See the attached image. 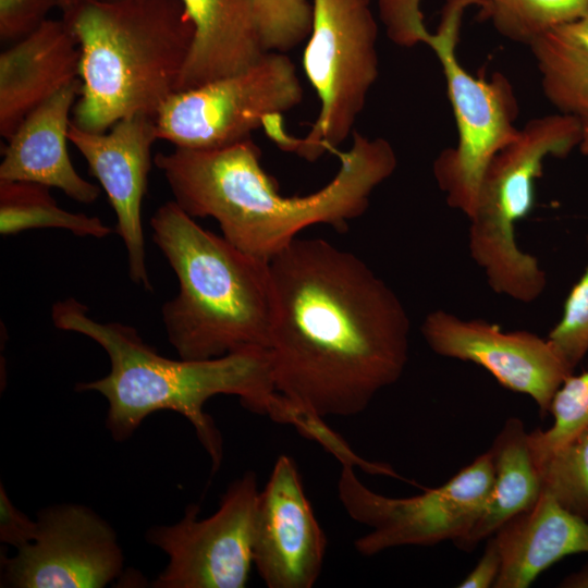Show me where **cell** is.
<instances>
[{
    "mask_svg": "<svg viewBox=\"0 0 588 588\" xmlns=\"http://www.w3.org/2000/svg\"><path fill=\"white\" fill-rule=\"evenodd\" d=\"M269 265L277 391L307 416L364 412L407 365L402 301L357 255L323 238L296 237Z\"/></svg>",
    "mask_w": 588,
    "mask_h": 588,
    "instance_id": "6da1fadb",
    "label": "cell"
},
{
    "mask_svg": "<svg viewBox=\"0 0 588 588\" xmlns=\"http://www.w3.org/2000/svg\"><path fill=\"white\" fill-rule=\"evenodd\" d=\"M340 168L320 189L283 196L264 170L261 151L247 138L218 149L174 147L154 156L177 206L192 218H212L221 235L240 250L270 260L316 224L345 230L369 206L372 192L396 169L384 138L353 132V143L336 151Z\"/></svg>",
    "mask_w": 588,
    "mask_h": 588,
    "instance_id": "7a4b0ae2",
    "label": "cell"
},
{
    "mask_svg": "<svg viewBox=\"0 0 588 588\" xmlns=\"http://www.w3.org/2000/svg\"><path fill=\"white\" fill-rule=\"evenodd\" d=\"M57 329L83 334L106 352L109 372L79 382L78 392H97L107 403L106 428L125 441L151 414L171 411L193 426L208 453L212 471L223 458V441L205 405L213 396L234 395L247 409L297 428L303 414L275 389L267 350H247L209 359H172L160 355L138 331L125 323L99 322L76 298L58 301L51 309Z\"/></svg>",
    "mask_w": 588,
    "mask_h": 588,
    "instance_id": "3957f363",
    "label": "cell"
},
{
    "mask_svg": "<svg viewBox=\"0 0 588 588\" xmlns=\"http://www.w3.org/2000/svg\"><path fill=\"white\" fill-rule=\"evenodd\" d=\"M62 19L81 51L72 123L105 133L122 119L156 118L177 90L193 42L182 0H74Z\"/></svg>",
    "mask_w": 588,
    "mask_h": 588,
    "instance_id": "277c9868",
    "label": "cell"
},
{
    "mask_svg": "<svg viewBox=\"0 0 588 588\" xmlns=\"http://www.w3.org/2000/svg\"><path fill=\"white\" fill-rule=\"evenodd\" d=\"M149 225L177 280V293L162 305L161 318L179 357L267 350L273 311L269 260L203 228L174 200L159 206Z\"/></svg>",
    "mask_w": 588,
    "mask_h": 588,
    "instance_id": "5b68a950",
    "label": "cell"
},
{
    "mask_svg": "<svg viewBox=\"0 0 588 588\" xmlns=\"http://www.w3.org/2000/svg\"><path fill=\"white\" fill-rule=\"evenodd\" d=\"M419 3L420 0H382L379 8L392 41L406 47L425 42L440 61L457 126V143L440 152L432 171L448 205L468 218L490 159L518 132V103L505 75L476 77L456 57L464 11L469 5L482 9L485 0H446L436 33L425 27Z\"/></svg>",
    "mask_w": 588,
    "mask_h": 588,
    "instance_id": "8992f818",
    "label": "cell"
},
{
    "mask_svg": "<svg viewBox=\"0 0 588 588\" xmlns=\"http://www.w3.org/2000/svg\"><path fill=\"white\" fill-rule=\"evenodd\" d=\"M581 135L583 122L573 115L535 118L486 167L468 218V248L494 293L525 304L543 293L547 274L538 258L517 245L516 224L534 209L544 160L566 157Z\"/></svg>",
    "mask_w": 588,
    "mask_h": 588,
    "instance_id": "52a82bcc",
    "label": "cell"
},
{
    "mask_svg": "<svg viewBox=\"0 0 588 588\" xmlns=\"http://www.w3.org/2000/svg\"><path fill=\"white\" fill-rule=\"evenodd\" d=\"M371 0H313V27L303 56L306 76L320 101L317 119L302 138L283 127L282 115L262 128L283 150L315 161L354 132L378 77V26Z\"/></svg>",
    "mask_w": 588,
    "mask_h": 588,
    "instance_id": "ba28073f",
    "label": "cell"
},
{
    "mask_svg": "<svg viewBox=\"0 0 588 588\" xmlns=\"http://www.w3.org/2000/svg\"><path fill=\"white\" fill-rule=\"evenodd\" d=\"M341 465L339 499L354 520L370 528L354 542L356 551L365 556L397 547L455 543L478 519L493 480L490 450L443 485L407 498L379 494L357 478L353 463Z\"/></svg>",
    "mask_w": 588,
    "mask_h": 588,
    "instance_id": "9c48e42d",
    "label": "cell"
},
{
    "mask_svg": "<svg viewBox=\"0 0 588 588\" xmlns=\"http://www.w3.org/2000/svg\"><path fill=\"white\" fill-rule=\"evenodd\" d=\"M303 95L294 63L270 51L245 71L174 93L155 118L158 139L188 149L228 147L298 106Z\"/></svg>",
    "mask_w": 588,
    "mask_h": 588,
    "instance_id": "30bf717a",
    "label": "cell"
},
{
    "mask_svg": "<svg viewBox=\"0 0 588 588\" xmlns=\"http://www.w3.org/2000/svg\"><path fill=\"white\" fill-rule=\"evenodd\" d=\"M256 475L245 473L222 495L218 510L199 518V505L188 504L171 525L151 527L146 540L168 556L155 588H243L253 563L257 499Z\"/></svg>",
    "mask_w": 588,
    "mask_h": 588,
    "instance_id": "8fae6325",
    "label": "cell"
},
{
    "mask_svg": "<svg viewBox=\"0 0 588 588\" xmlns=\"http://www.w3.org/2000/svg\"><path fill=\"white\" fill-rule=\"evenodd\" d=\"M35 538L2 555V587L102 588L121 576L122 548L112 526L75 503L50 505L36 517Z\"/></svg>",
    "mask_w": 588,
    "mask_h": 588,
    "instance_id": "7c38bea8",
    "label": "cell"
},
{
    "mask_svg": "<svg viewBox=\"0 0 588 588\" xmlns=\"http://www.w3.org/2000/svg\"><path fill=\"white\" fill-rule=\"evenodd\" d=\"M420 332L433 353L482 367L503 388L529 396L542 416L574 372L548 338L530 331H505L485 319L437 309L427 314Z\"/></svg>",
    "mask_w": 588,
    "mask_h": 588,
    "instance_id": "4fadbf2b",
    "label": "cell"
},
{
    "mask_svg": "<svg viewBox=\"0 0 588 588\" xmlns=\"http://www.w3.org/2000/svg\"><path fill=\"white\" fill-rule=\"evenodd\" d=\"M157 139L155 118L147 115L122 119L107 133L85 131L72 121L69 127L70 143L86 160L89 174L98 180L114 211L130 279L148 292L154 289L147 270L142 205Z\"/></svg>",
    "mask_w": 588,
    "mask_h": 588,
    "instance_id": "5bb4252c",
    "label": "cell"
},
{
    "mask_svg": "<svg viewBox=\"0 0 588 588\" xmlns=\"http://www.w3.org/2000/svg\"><path fill=\"white\" fill-rule=\"evenodd\" d=\"M326 549L327 537L296 464L280 455L258 494L253 563L269 588H311L320 576Z\"/></svg>",
    "mask_w": 588,
    "mask_h": 588,
    "instance_id": "9a60e30c",
    "label": "cell"
},
{
    "mask_svg": "<svg viewBox=\"0 0 588 588\" xmlns=\"http://www.w3.org/2000/svg\"><path fill=\"white\" fill-rule=\"evenodd\" d=\"M81 89L78 77L24 119L8 139L0 181L56 187L82 204H91L99 197L100 188L78 174L68 151L70 117Z\"/></svg>",
    "mask_w": 588,
    "mask_h": 588,
    "instance_id": "2e32d148",
    "label": "cell"
},
{
    "mask_svg": "<svg viewBox=\"0 0 588 588\" xmlns=\"http://www.w3.org/2000/svg\"><path fill=\"white\" fill-rule=\"evenodd\" d=\"M81 51L70 27L48 19L0 54V135L7 140L24 119L79 77Z\"/></svg>",
    "mask_w": 588,
    "mask_h": 588,
    "instance_id": "e0dca14e",
    "label": "cell"
},
{
    "mask_svg": "<svg viewBox=\"0 0 588 588\" xmlns=\"http://www.w3.org/2000/svg\"><path fill=\"white\" fill-rule=\"evenodd\" d=\"M492 537L501 555L494 588H527L564 558L588 554V520L543 490L531 506L505 522Z\"/></svg>",
    "mask_w": 588,
    "mask_h": 588,
    "instance_id": "ac0fdd59",
    "label": "cell"
},
{
    "mask_svg": "<svg viewBox=\"0 0 588 588\" xmlns=\"http://www.w3.org/2000/svg\"><path fill=\"white\" fill-rule=\"evenodd\" d=\"M194 37L177 90L247 70L267 53L255 0H182Z\"/></svg>",
    "mask_w": 588,
    "mask_h": 588,
    "instance_id": "d6986e66",
    "label": "cell"
},
{
    "mask_svg": "<svg viewBox=\"0 0 588 588\" xmlns=\"http://www.w3.org/2000/svg\"><path fill=\"white\" fill-rule=\"evenodd\" d=\"M489 450L493 466L492 486L478 519L454 543L463 551H473L505 522L531 506L542 491L528 443V431L520 418L509 417Z\"/></svg>",
    "mask_w": 588,
    "mask_h": 588,
    "instance_id": "ffe728a7",
    "label": "cell"
},
{
    "mask_svg": "<svg viewBox=\"0 0 588 588\" xmlns=\"http://www.w3.org/2000/svg\"><path fill=\"white\" fill-rule=\"evenodd\" d=\"M530 49L547 99L560 113L588 121V13L547 32Z\"/></svg>",
    "mask_w": 588,
    "mask_h": 588,
    "instance_id": "44dd1931",
    "label": "cell"
},
{
    "mask_svg": "<svg viewBox=\"0 0 588 588\" xmlns=\"http://www.w3.org/2000/svg\"><path fill=\"white\" fill-rule=\"evenodd\" d=\"M62 229L81 237L103 238L113 230L95 216L63 209L50 187L25 181H0V233L15 235L33 229Z\"/></svg>",
    "mask_w": 588,
    "mask_h": 588,
    "instance_id": "7402d4cb",
    "label": "cell"
},
{
    "mask_svg": "<svg viewBox=\"0 0 588 588\" xmlns=\"http://www.w3.org/2000/svg\"><path fill=\"white\" fill-rule=\"evenodd\" d=\"M588 13V0H485L481 15L507 39L531 46L547 32Z\"/></svg>",
    "mask_w": 588,
    "mask_h": 588,
    "instance_id": "603a6c76",
    "label": "cell"
},
{
    "mask_svg": "<svg viewBox=\"0 0 588 588\" xmlns=\"http://www.w3.org/2000/svg\"><path fill=\"white\" fill-rule=\"evenodd\" d=\"M549 414L551 426L528 432V443L536 466L588 428V370L574 372L555 392Z\"/></svg>",
    "mask_w": 588,
    "mask_h": 588,
    "instance_id": "cb8c5ba5",
    "label": "cell"
},
{
    "mask_svg": "<svg viewBox=\"0 0 588 588\" xmlns=\"http://www.w3.org/2000/svg\"><path fill=\"white\" fill-rule=\"evenodd\" d=\"M543 491L588 520V428L537 467Z\"/></svg>",
    "mask_w": 588,
    "mask_h": 588,
    "instance_id": "d4e9b609",
    "label": "cell"
},
{
    "mask_svg": "<svg viewBox=\"0 0 588 588\" xmlns=\"http://www.w3.org/2000/svg\"><path fill=\"white\" fill-rule=\"evenodd\" d=\"M255 9L267 52L285 53L310 35L314 11L309 0H255Z\"/></svg>",
    "mask_w": 588,
    "mask_h": 588,
    "instance_id": "484cf974",
    "label": "cell"
},
{
    "mask_svg": "<svg viewBox=\"0 0 588 588\" xmlns=\"http://www.w3.org/2000/svg\"><path fill=\"white\" fill-rule=\"evenodd\" d=\"M588 244V235H587ZM575 370L588 353V264L569 290L560 320L547 336Z\"/></svg>",
    "mask_w": 588,
    "mask_h": 588,
    "instance_id": "4316f807",
    "label": "cell"
},
{
    "mask_svg": "<svg viewBox=\"0 0 588 588\" xmlns=\"http://www.w3.org/2000/svg\"><path fill=\"white\" fill-rule=\"evenodd\" d=\"M61 0H0V41L13 45L35 33Z\"/></svg>",
    "mask_w": 588,
    "mask_h": 588,
    "instance_id": "83f0119b",
    "label": "cell"
},
{
    "mask_svg": "<svg viewBox=\"0 0 588 588\" xmlns=\"http://www.w3.org/2000/svg\"><path fill=\"white\" fill-rule=\"evenodd\" d=\"M36 519H30L10 500L5 488L0 486V541L20 549L36 536Z\"/></svg>",
    "mask_w": 588,
    "mask_h": 588,
    "instance_id": "f1b7e54d",
    "label": "cell"
},
{
    "mask_svg": "<svg viewBox=\"0 0 588 588\" xmlns=\"http://www.w3.org/2000/svg\"><path fill=\"white\" fill-rule=\"evenodd\" d=\"M501 572V555L493 537L486 540L485 550L471 568L460 581L458 588H490L495 586Z\"/></svg>",
    "mask_w": 588,
    "mask_h": 588,
    "instance_id": "f546056e",
    "label": "cell"
},
{
    "mask_svg": "<svg viewBox=\"0 0 588 588\" xmlns=\"http://www.w3.org/2000/svg\"><path fill=\"white\" fill-rule=\"evenodd\" d=\"M558 586L561 588H588V562L579 569L565 576Z\"/></svg>",
    "mask_w": 588,
    "mask_h": 588,
    "instance_id": "4dcf8cb0",
    "label": "cell"
},
{
    "mask_svg": "<svg viewBox=\"0 0 588 588\" xmlns=\"http://www.w3.org/2000/svg\"><path fill=\"white\" fill-rule=\"evenodd\" d=\"M578 147L583 155L588 156V121L583 122V135Z\"/></svg>",
    "mask_w": 588,
    "mask_h": 588,
    "instance_id": "1f68e13d",
    "label": "cell"
},
{
    "mask_svg": "<svg viewBox=\"0 0 588 588\" xmlns=\"http://www.w3.org/2000/svg\"><path fill=\"white\" fill-rule=\"evenodd\" d=\"M74 0H61V11L68 9Z\"/></svg>",
    "mask_w": 588,
    "mask_h": 588,
    "instance_id": "d6a6232c",
    "label": "cell"
}]
</instances>
